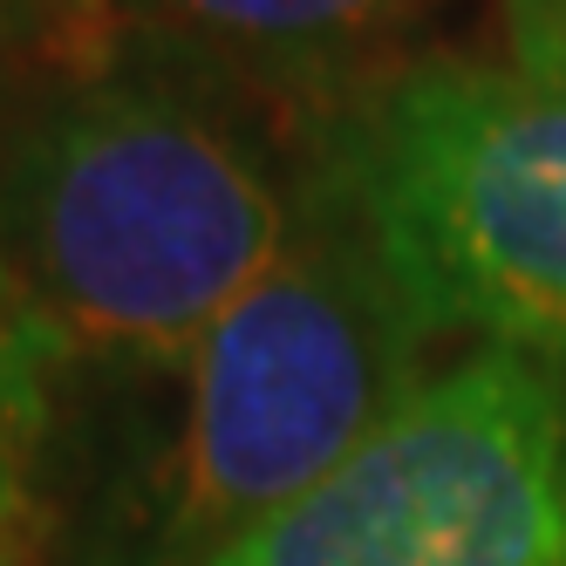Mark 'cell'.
<instances>
[{"label":"cell","instance_id":"1","mask_svg":"<svg viewBox=\"0 0 566 566\" xmlns=\"http://www.w3.org/2000/svg\"><path fill=\"white\" fill-rule=\"evenodd\" d=\"M294 219L266 150L171 75L62 69L0 116V273L69 355L185 369Z\"/></svg>","mask_w":566,"mask_h":566},{"label":"cell","instance_id":"2","mask_svg":"<svg viewBox=\"0 0 566 566\" xmlns=\"http://www.w3.org/2000/svg\"><path fill=\"white\" fill-rule=\"evenodd\" d=\"M437 328L314 157L280 260L185 361V423L165 471V539L206 566L342 471L430 369Z\"/></svg>","mask_w":566,"mask_h":566},{"label":"cell","instance_id":"3","mask_svg":"<svg viewBox=\"0 0 566 566\" xmlns=\"http://www.w3.org/2000/svg\"><path fill=\"white\" fill-rule=\"evenodd\" d=\"M314 157L437 335L566 369V83L402 62L335 103Z\"/></svg>","mask_w":566,"mask_h":566},{"label":"cell","instance_id":"4","mask_svg":"<svg viewBox=\"0 0 566 566\" xmlns=\"http://www.w3.org/2000/svg\"><path fill=\"white\" fill-rule=\"evenodd\" d=\"M206 566H566V369L471 342Z\"/></svg>","mask_w":566,"mask_h":566},{"label":"cell","instance_id":"5","mask_svg":"<svg viewBox=\"0 0 566 566\" xmlns=\"http://www.w3.org/2000/svg\"><path fill=\"white\" fill-rule=\"evenodd\" d=\"M430 0H42L62 69H206L226 83L361 96Z\"/></svg>","mask_w":566,"mask_h":566},{"label":"cell","instance_id":"6","mask_svg":"<svg viewBox=\"0 0 566 566\" xmlns=\"http://www.w3.org/2000/svg\"><path fill=\"white\" fill-rule=\"evenodd\" d=\"M69 348L0 273V566H21L42 518V451L55 423V376Z\"/></svg>","mask_w":566,"mask_h":566},{"label":"cell","instance_id":"7","mask_svg":"<svg viewBox=\"0 0 566 566\" xmlns=\"http://www.w3.org/2000/svg\"><path fill=\"white\" fill-rule=\"evenodd\" d=\"M505 42H512V69L566 83V0H533V8L505 14Z\"/></svg>","mask_w":566,"mask_h":566},{"label":"cell","instance_id":"8","mask_svg":"<svg viewBox=\"0 0 566 566\" xmlns=\"http://www.w3.org/2000/svg\"><path fill=\"white\" fill-rule=\"evenodd\" d=\"M28 42H42V0H0V75Z\"/></svg>","mask_w":566,"mask_h":566},{"label":"cell","instance_id":"9","mask_svg":"<svg viewBox=\"0 0 566 566\" xmlns=\"http://www.w3.org/2000/svg\"><path fill=\"white\" fill-rule=\"evenodd\" d=\"M499 8H505V14H518V8H533V0H499Z\"/></svg>","mask_w":566,"mask_h":566}]
</instances>
